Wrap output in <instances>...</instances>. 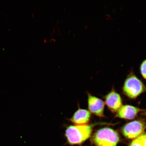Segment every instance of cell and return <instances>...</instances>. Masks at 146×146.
Instances as JSON below:
<instances>
[{"mask_svg": "<svg viewBox=\"0 0 146 146\" xmlns=\"http://www.w3.org/2000/svg\"><path fill=\"white\" fill-rule=\"evenodd\" d=\"M145 134H143L135 139L129 146H145Z\"/></svg>", "mask_w": 146, "mask_h": 146, "instance_id": "cell-9", "label": "cell"}, {"mask_svg": "<svg viewBox=\"0 0 146 146\" xmlns=\"http://www.w3.org/2000/svg\"><path fill=\"white\" fill-rule=\"evenodd\" d=\"M145 146H146V134H145Z\"/></svg>", "mask_w": 146, "mask_h": 146, "instance_id": "cell-11", "label": "cell"}, {"mask_svg": "<svg viewBox=\"0 0 146 146\" xmlns=\"http://www.w3.org/2000/svg\"><path fill=\"white\" fill-rule=\"evenodd\" d=\"M141 111V109L133 106L123 105L117 112L116 116L124 119H133L136 117Z\"/></svg>", "mask_w": 146, "mask_h": 146, "instance_id": "cell-7", "label": "cell"}, {"mask_svg": "<svg viewBox=\"0 0 146 146\" xmlns=\"http://www.w3.org/2000/svg\"><path fill=\"white\" fill-rule=\"evenodd\" d=\"M146 125L145 121L141 120H136L128 123L122 129L123 135L129 139H136L145 131Z\"/></svg>", "mask_w": 146, "mask_h": 146, "instance_id": "cell-4", "label": "cell"}, {"mask_svg": "<svg viewBox=\"0 0 146 146\" xmlns=\"http://www.w3.org/2000/svg\"><path fill=\"white\" fill-rule=\"evenodd\" d=\"M92 129L88 125H71L67 127L65 135L71 145H80L90 137Z\"/></svg>", "mask_w": 146, "mask_h": 146, "instance_id": "cell-1", "label": "cell"}, {"mask_svg": "<svg viewBox=\"0 0 146 146\" xmlns=\"http://www.w3.org/2000/svg\"><path fill=\"white\" fill-rule=\"evenodd\" d=\"M90 117V112L89 111L79 108L74 113L70 120L74 125H87Z\"/></svg>", "mask_w": 146, "mask_h": 146, "instance_id": "cell-8", "label": "cell"}, {"mask_svg": "<svg viewBox=\"0 0 146 146\" xmlns=\"http://www.w3.org/2000/svg\"><path fill=\"white\" fill-rule=\"evenodd\" d=\"M140 70L142 76L146 80V59L144 60L141 64Z\"/></svg>", "mask_w": 146, "mask_h": 146, "instance_id": "cell-10", "label": "cell"}, {"mask_svg": "<svg viewBox=\"0 0 146 146\" xmlns=\"http://www.w3.org/2000/svg\"><path fill=\"white\" fill-rule=\"evenodd\" d=\"M105 101L106 105L113 113L117 112L123 106L121 96L114 90L106 96Z\"/></svg>", "mask_w": 146, "mask_h": 146, "instance_id": "cell-6", "label": "cell"}, {"mask_svg": "<svg viewBox=\"0 0 146 146\" xmlns=\"http://www.w3.org/2000/svg\"><path fill=\"white\" fill-rule=\"evenodd\" d=\"M88 104L89 112L100 117H103L105 103L103 100L88 94Z\"/></svg>", "mask_w": 146, "mask_h": 146, "instance_id": "cell-5", "label": "cell"}, {"mask_svg": "<svg viewBox=\"0 0 146 146\" xmlns=\"http://www.w3.org/2000/svg\"><path fill=\"white\" fill-rule=\"evenodd\" d=\"M119 140L117 132L108 127L99 129L93 137V141L96 146H116Z\"/></svg>", "mask_w": 146, "mask_h": 146, "instance_id": "cell-2", "label": "cell"}, {"mask_svg": "<svg viewBox=\"0 0 146 146\" xmlns=\"http://www.w3.org/2000/svg\"><path fill=\"white\" fill-rule=\"evenodd\" d=\"M126 96L131 99H135L146 91V87L141 80L133 73L125 80L123 88Z\"/></svg>", "mask_w": 146, "mask_h": 146, "instance_id": "cell-3", "label": "cell"}]
</instances>
